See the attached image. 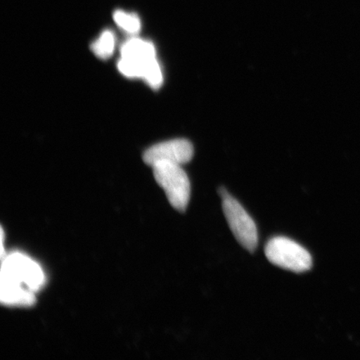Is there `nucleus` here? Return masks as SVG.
Masks as SVG:
<instances>
[{
  "label": "nucleus",
  "mask_w": 360,
  "mask_h": 360,
  "mask_svg": "<svg viewBox=\"0 0 360 360\" xmlns=\"http://www.w3.org/2000/svg\"><path fill=\"white\" fill-rule=\"evenodd\" d=\"M0 286H19L34 292L44 285V273L39 265L25 255L12 253L2 259Z\"/></svg>",
  "instance_id": "obj_1"
},
{
  "label": "nucleus",
  "mask_w": 360,
  "mask_h": 360,
  "mask_svg": "<svg viewBox=\"0 0 360 360\" xmlns=\"http://www.w3.org/2000/svg\"><path fill=\"white\" fill-rule=\"evenodd\" d=\"M154 176L173 208L184 212L191 199V182L181 165L160 162L152 166Z\"/></svg>",
  "instance_id": "obj_2"
},
{
  "label": "nucleus",
  "mask_w": 360,
  "mask_h": 360,
  "mask_svg": "<svg viewBox=\"0 0 360 360\" xmlns=\"http://www.w3.org/2000/svg\"><path fill=\"white\" fill-rule=\"evenodd\" d=\"M265 255L270 263L292 272L303 273L312 267V257L309 252L285 237L270 240L265 247Z\"/></svg>",
  "instance_id": "obj_3"
},
{
  "label": "nucleus",
  "mask_w": 360,
  "mask_h": 360,
  "mask_svg": "<svg viewBox=\"0 0 360 360\" xmlns=\"http://www.w3.org/2000/svg\"><path fill=\"white\" fill-rule=\"evenodd\" d=\"M223 210L233 235L240 244L250 252H254L258 245V231L256 224L236 199L227 191H221Z\"/></svg>",
  "instance_id": "obj_4"
},
{
  "label": "nucleus",
  "mask_w": 360,
  "mask_h": 360,
  "mask_svg": "<svg viewBox=\"0 0 360 360\" xmlns=\"http://www.w3.org/2000/svg\"><path fill=\"white\" fill-rule=\"evenodd\" d=\"M193 147L192 143L184 139L157 143L148 148L143 159L146 164L153 166L160 162H168L177 165L186 164L192 160Z\"/></svg>",
  "instance_id": "obj_5"
},
{
  "label": "nucleus",
  "mask_w": 360,
  "mask_h": 360,
  "mask_svg": "<svg viewBox=\"0 0 360 360\" xmlns=\"http://www.w3.org/2000/svg\"><path fill=\"white\" fill-rule=\"evenodd\" d=\"M121 58L145 61L156 58L155 45L139 38H132L124 42L120 49Z\"/></svg>",
  "instance_id": "obj_6"
},
{
  "label": "nucleus",
  "mask_w": 360,
  "mask_h": 360,
  "mask_svg": "<svg viewBox=\"0 0 360 360\" xmlns=\"http://www.w3.org/2000/svg\"><path fill=\"white\" fill-rule=\"evenodd\" d=\"M0 300L4 305L30 307L36 302L34 292L18 286H0Z\"/></svg>",
  "instance_id": "obj_7"
},
{
  "label": "nucleus",
  "mask_w": 360,
  "mask_h": 360,
  "mask_svg": "<svg viewBox=\"0 0 360 360\" xmlns=\"http://www.w3.org/2000/svg\"><path fill=\"white\" fill-rule=\"evenodd\" d=\"M115 47V37L110 30H105L100 36L96 41L91 45V49L94 55L101 60H107L112 55Z\"/></svg>",
  "instance_id": "obj_8"
},
{
  "label": "nucleus",
  "mask_w": 360,
  "mask_h": 360,
  "mask_svg": "<svg viewBox=\"0 0 360 360\" xmlns=\"http://www.w3.org/2000/svg\"><path fill=\"white\" fill-rule=\"evenodd\" d=\"M116 25L129 34H137L141 29V20L134 13H128L122 11H117L114 13Z\"/></svg>",
  "instance_id": "obj_9"
}]
</instances>
